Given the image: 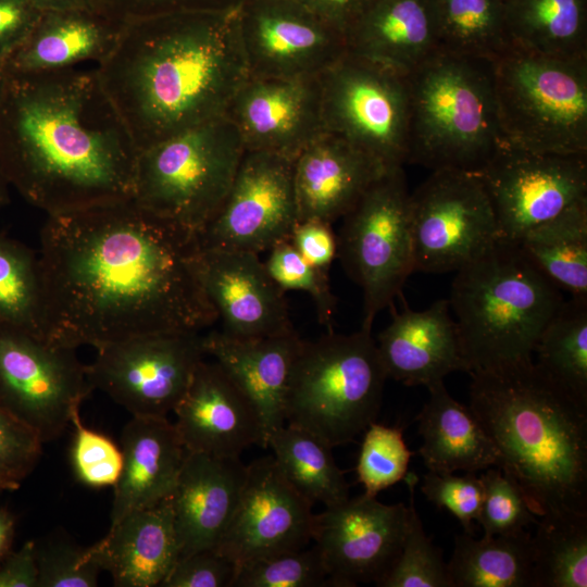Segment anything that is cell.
I'll return each mask as SVG.
<instances>
[{
    "label": "cell",
    "instance_id": "1",
    "mask_svg": "<svg viewBox=\"0 0 587 587\" xmlns=\"http://www.w3.org/2000/svg\"><path fill=\"white\" fill-rule=\"evenodd\" d=\"M197 249L190 233L132 199L48 215L38 254L48 338L98 348L212 326Z\"/></svg>",
    "mask_w": 587,
    "mask_h": 587
},
{
    "label": "cell",
    "instance_id": "2",
    "mask_svg": "<svg viewBox=\"0 0 587 587\" xmlns=\"http://www.w3.org/2000/svg\"><path fill=\"white\" fill-rule=\"evenodd\" d=\"M137 153L95 68L9 72L0 174L47 215L132 199Z\"/></svg>",
    "mask_w": 587,
    "mask_h": 587
},
{
    "label": "cell",
    "instance_id": "3",
    "mask_svg": "<svg viewBox=\"0 0 587 587\" xmlns=\"http://www.w3.org/2000/svg\"><path fill=\"white\" fill-rule=\"evenodd\" d=\"M237 8L124 23L95 70L137 151L225 115L249 76Z\"/></svg>",
    "mask_w": 587,
    "mask_h": 587
},
{
    "label": "cell",
    "instance_id": "4",
    "mask_svg": "<svg viewBox=\"0 0 587 587\" xmlns=\"http://www.w3.org/2000/svg\"><path fill=\"white\" fill-rule=\"evenodd\" d=\"M470 375L469 408L532 512L587 514V407L533 359Z\"/></svg>",
    "mask_w": 587,
    "mask_h": 587
},
{
    "label": "cell",
    "instance_id": "5",
    "mask_svg": "<svg viewBox=\"0 0 587 587\" xmlns=\"http://www.w3.org/2000/svg\"><path fill=\"white\" fill-rule=\"evenodd\" d=\"M455 273L448 300L467 373L532 360L561 289L503 240Z\"/></svg>",
    "mask_w": 587,
    "mask_h": 587
},
{
    "label": "cell",
    "instance_id": "6",
    "mask_svg": "<svg viewBox=\"0 0 587 587\" xmlns=\"http://www.w3.org/2000/svg\"><path fill=\"white\" fill-rule=\"evenodd\" d=\"M408 80L407 163L478 174L503 142L494 61L439 51Z\"/></svg>",
    "mask_w": 587,
    "mask_h": 587
},
{
    "label": "cell",
    "instance_id": "7",
    "mask_svg": "<svg viewBox=\"0 0 587 587\" xmlns=\"http://www.w3.org/2000/svg\"><path fill=\"white\" fill-rule=\"evenodd\" d=\"M386 379L372 328L301 340L285 396V423L333 448L349 444L375 422Z\"/></svg>",
    "mask_w": 587,
    "mask_h": 587
},
{
    "label": "cell",
    "instance_id": "8",
    "mask_svg": "<svg viewBox=\"0 0 587 587\" xmlns=\"http://www.w3.org/2000/svg\"><path fill=\"white\" fill-rule=\"evenodd\" d=\"M245 146L220 116L138 151L132 200L195 235L226 197Z\"/></svg>",
    "mask_w": 587,
    "mask_h": 587
},
{
    "label": "cell",
    "instance_id": "9",
    "mask_svg": "<svg viewBox=\"0 0 587 587\" xmlns=\"http://www.w3.org/2000/svg\"><path fill=\"white\" fill-rule=\"evenodd\" d=\"M503 142L555 154H587V58L511 48L494 61Z\"/></svg>",
    "mask_w": 587,
    "mask_h": 587
},
{
    "label": "cell",
    "instance_id": "10",
    "mask_svg": "<svg viewBox=\"0 0 587 587\" xmlns=\"http://www.w3.org/2000/svg\"><path fill=\"white\" fill-rule=\"evenodd\" d=\"M337 257L362 289V327L392 304L414 272L410 191L403 166L387 170L341 217Z\"/></svg>",
    "mask_w": 587,
    "mask_h": 587
},
{
    "label": "cell",
    "instance_id": "11",
    "mask_svg": "<svg viewBox=\"0 0 587 587\" xmlns=\"http://www.w3.org/2000/svg\"><path fill=\"white\" fill-rule=\"evenodd\" d=\"M325 132L386 168L408 162V75L347 51L320 76Z\"/></svg>",
    "mask_w": 587,
    "mask_h": 587
},
{
    "label": "cell",
    "instance_id": "12",
    "mask_svg": "<svg viewBox=\"0 0 587 587\" xmlns=\"http://www.w3.org/2000/svg\"><path fill=\"white\" fill-rule=\"evenodd\" d=\"M92 390L75 348L0 326V407L42 444L62 435Z\"/></svg>",
    "mask_w": 587,
    "mask_h": 587
},
{
    "label": "cell",
    "instance_id": "13",
    "mask_svg": "<svg viewBox=\"0 0 587 587\" xmlns=\"http://www.w3.org/2000/svg\"><path fill=\"white\" fill-rule=\"evenodd\" d=\"M414 272H457L498 240L495 213L480 177L436 170L410 192Z\"/></svg>",
    "mask_w": 587,
    "mask_h": 587
},
{
    "label": "cell",
    "instance_id": "14",
    "mask_svg": "<svg viewBox=\"0 0 587 587\" xmlns=\"http://www.w3.org/2000/svg\"><path fill=\"white\" fill-rule=\"evenodd\" d=\"M96 350L95 360L86 365L93 389L133 416L153 417L174 411L205 355L200 333L147 335Z\"/></svg>",
    "mask_w": 587,
    "mask_h": 587
},
{
    "label": "cell",
    "instance_id": "15",
    "mask_svg": "<svg viewBox=\"0 0 587 587\" xmlns=\"http://www.w3.org/2000/svg\"><path fill=\"white\" fill-rule=\"evenodd\" d=\"M297 223L294 159L245 150L226 197L195 242L198 249L259 254L289 240Z\"/></svg>",
    "mask_w": 587,
    "mask_h": 587
},
{
    "label": "cell",
    "instance_id": "16",
    "mask_svg": "<svg viewBox=\"0 0 587 587\" xmlns=\"http://www.w3.org/2000/svg\"><path fill=\"white\" fill-rule=\"evenodd\" d=\"M477 175L489 197L499 240L512 243L587 198V154L540 153L502 142Z\"/></svg>",
    "mask_w": 587,
    "mask_h": 587
},
{
    "label": "cell",
    "instance_id": "17",
    "mask_svg": "<svg viewBox=\"0 0 587 587\" xmlns=\"http://www.w3.org/2000/svg\"><path fill=\"white\" fill-rule=\"evenodd\" d=\"M237 17L250 76H320L348 51L342 33L296 0H241Z\"/></svg>",
    "mask_w": 587,
    "mask_h": 587
},
{
    "label": "cell",
    "instance_id": "18",
    "mask_svg": "<svg viewBox=\"0 0 587 587\" xmlns=\"http://www.w3.org/2000/svg\"><path fill=\"white\" fill-rule=\"evenodd\" d=\"M409 517V505L384 504L365 494L314 514L312 541L332 586H379L401 552Z\"/></svg>",
    "mask_w": 587,
    "mask_h": 587
},
{
    "label": "cell",
    "instance_id": "19",
    "mask_svg": "<svg viewBox=\"0 0 587 587\" xmlns=\"http://www.w3.org/2000/svg\"><path fill=\"white\" fill-rule=\"evenodd\" d=\"M313 504L296 491L279 472L273 455L248 465L247 478L216 549L238 566L312 541Z\"/></svg>",
    "mask_w": 587,
    "mask_h": 587
},
{
    "label": "cell",
    "instance_id": "20",
    "mask_svg": "<svg viewBox=\"0 0 587 587\" xmlns=\"http://www.w3.org/2000/svg\"><path fill=\"white\" fill-rule=\"evenodd\" d=\"M225 116L235 125L246 150L294 159L322 132L319 76H248L232 98Z\"/></svg>",
    "mask_w": 587,
    "mask_h": 587
},
{
    "label": "cell",
    "instance_id": "21",
    "mask_svg": "<svg viewBox=\"0 0 587 587\" xmlns=\"http://www.w3.org/2000/svg\"><path fill=\"white\" fill-rule=\"evenodd\" d=\"M193 268L225 335L255 339L295 329L285 292L259 254L197 249Z\"/></svg>",
    "mask_w": 587,
    "mask_h": 587
},
{
    "label": "cell",
    "instance_id": "22",
    "mask_svg": "<svg viewBox=\"0 0 587 587\" xmlns=\"http://www.w3.org/2000/svg\"><path fill=\"white\" fill-rule=\"evenodd\" d=\"M173 412L188 452L230 458L252 445L266 448L255 407L215 361H200Z\"/></svg>",
    "mask_w": 587,
    "mask_h": 587
},
{
    "label": "cell",
    "instance_id": "23",
    "mask_svg": "<svg viewBox=\"0 0 587 587\" xmlns=\"http://www.w3.org/2000/svg\"><path fill=\"white\" fill-rule=\"evenodd\" d=\"M248 465L240 457L188 452L170 501L180 555L216 548L237 508Z\"/></svg>",
    "mask_w": 587,
    "mask_h": 587
},
{
    "label": "cell",
    "instance_id": "24",
    "mask_svg": "<svg viewBox=\"0 0 587 587\" xmlns=\"http://www.w3.org/2000/svg\"><path fill=\"white\" fill-rule=\"evenodd\" d=\"M387 170L340 136L322 132L294 160L298 222L333 224Z\"/></svg>",
    "mask_w": 587,
    "mask_h": 587
},
{
    "label": "cell",
    "instance_id": "25",
    "mask_svg": "<svg viewBox=\"0 0 587 587\" xmlns=\"http://www.w3.org/2000/svg\"><path fill=\"white\" fill-rule=\"evenodd\" d=\"M376 345L387 378L407 386L429 387L452 372L467 373L448 299L422 311L395 312Z\"/></svg>",
    "mask_w": 587,
    "mask_h": 587
},
{
    "label": "cell",
    "instance_id": "26",
    "mask_svg": "<svg viewBox=\"0 0 587 587\" xmlns=\"http://www.w3.org/2000/svg\"><path fill=\"white\" fill-rule=\"evenodd\" d=\"M296 330L255 338H233L221 330L203 335L211 355L255 407L268 436L285 424V396L290 370L301 344Z\"/></svg>",
    "mask_w": 587,
    "mask_h": 587
},
{
    "label": "cell",
    "instance_id": "27",
    "mask_svg": "<svg viewBox=\"0 0 587 587\" xmlns=\"http://www.w3.org/2000/svg\"><path fill=\"white\" fill-rule=\"evenodd\" d=\"M88 549L114 586H160L180 555L170 498L126 514Z\"/></svg>",
    "mask_w": 587,
    "mask_h": 587
},
{
    "label": "cell",
    "instance_id": "28",
    "mask_svg": "<svg viewBox=\"0 0 587 587\" xmlns=\"http://www.w3.org/2000/svg\"><path fill=\"white\" fill-rule=\"evenodd\" d=\"M123 466L114 487L111 524L173 492L187 450L167 417L133 416L121 435Z\"/></svg>",
    "mask_w": 587,
    "mask_h": 587
},
{
    "label": "cell",
    "instance_id": "29",
    "mask_svg": "<svg viewBox=\"0 0 587 587\" xmlns=\"http://www.w3.org/2000/svg\"><path fill=\"white\" fill-rule=\"evenodd\" d=\"M348 51L409 75L440 51L433 0H371L346 35Z\"/></svg>",
    "mask_w": 587,
    "mask_h": 587
},
{
    "label": "cell",
    "instance_id": "30",
    "mask_svg": "<svg viewBox=\"0 0 587 587\" xmlns=\"http://www.w3.org/2000/svg\"><path fill=\"white\" fill-rule=\"evenodd\" d=\"M124 23L99 10L41 11L28 35L7 58V70L58 71L87 61L97 65L115 46Z\"/></svg>",
    "mask_w": 587,
    "mask_h": 587
},
{
    "label": "cell",
    "instance_id": "31",
    "mask_svg": "<svg viewBox=\"0 0 587 587\" xmlns=\"http://www.w3.org/2000/svg\"><path fill=\"white\" fill-rule=\"evenodd\" d=\"M429 399L416 416L419 449L428 471L453 473L501 467V457L469 407L453 399L444 382L427 387Z\"/></svg>",
    "mask_w": 587,
    "mask_h": 587
},
{
    "label": "cell",
    "instance_id": "32",
    "mask_svg": "<svg viewBox=\"0 0 587 587\" xmlns=\"http://www.w3.org/2000/svg\"><path fill=\"white\" fill-rule=\"evenodd\" d=\"M511 48L587 58L586 0H502Z\"/></svg>",
    "mask_w": 587,
    "mask_h": 587
},
{
    "label": "cell",
    "instance_id": "33",
    "mask_svg": "<svg viewBox=\"0 0 587 587\" xmlns=\"http://www.w3.org/2000/svg\"><path fill=\"white\" fill-rule=\"evenodd\" d=\"M447 564L451 587H534L532 534L457 535Z\"/></svg>",
    "mask_w": 587,
    "mask_h": 587
},
{
    "label": "cell",
    "instance_id": "34",
    "mask_svg": "<svg viewBox=\"0 0 587 587\" xmlns=\"http://www.w3.org/2000/svg\"><path fill=\"white\" fill-rule=\"evenodd\" d=\"M571 297H587V198L528 230L516 243Z\"/></svg>",
    "mask_w": 587,
    "mask_h": 587
},
{
    "label": "cell",
    "instance_id": "35",
    "mask_svg": "<svg viewBox=\"0 0 587 587\" xmlns=\"http://www.w3.org/2000/svg\"><path fill=\"white\" fill-rule=\"evenodd\" d=\"M275 463L289 485L309 502L335 505L349 498L350 486L332 449L315 434L288 424L267 439Z\"/></svg>",
    "mask_w": 587,
    "mask_h": 587
},
{
    "label": "cell",
    "instance_id": "36",
    "mask_svg": "<svg viewBox=\"0 0 587 587\" xmlns=\"http://www.w3.org/2000/svg\"><path fill=\"white\" fill-rule=\"evenodd\" d=\"M535 525L534 587H587V514H548Z\"/></svg>",
    "mask_w": 587,
    "mask_h": 587
},
{
    "label": "cell",
    "instance_id": "37",
    "mask_svg": "<svg viewBox=\"0 0 587 587\" xmlns=\"http://www.w3.org/2000/svg\"><path fill=\"white\" fill-rule=\"evenodd\" d=\"M537 364L582 405L587 407V297H571L542 330Z\"/></svg>",
    "mask_w": 587,
    "mask_h": 587
},
{
    "label": "cell",
    "instance_id": "38",
    "mask_svg": "<svg viewBox=\"0 0 587 587\" xmlns=\"http://www.w3.org/2000/svg\"><path fill=\"white\" fill-rule=\"evenodd\" d=\"M440 51L496 61L511 49L502 0H433Z\"/></svg>",
    "mask_w": 587,
    "mask_h": 587
},
{
    "label": "cell",
    "instance_id": "39",
    "mask_svg": "<svg viewBox=\"0 0 587 587\" xmlns=\"http://www.w3.org/2000/svg\"><path fill=\"white\" fill-rule=\"evenodd\" d=\"M0 326L14 327L49 339L39 255L21 241L2 234Z\"/></svg>",
    "mask_w": 587,
    "mask_h": 587
},
{
    "label": "cell",
    "instance_id": "40",
    "mask_svg": "<svg viewBox=\"0 0 587 587\" xmlns=\"http://www.w3.org/2000/svg\"><path fill=\"white\" fill-rule=\"evenodd\" d=\"M410 494V517L401 552L379 587H451L441 550L424 532L414 504L419 477L408 472L403 479Z\"/></svg>",
    "mask_w": 587,
    "mask_h": 587
},
{
    "label": "cell",
    "instance_id": "41",
    "mask_svg": "<svg viewBox=\"0 0 587 587\" xmlns=\"http://www.w3.org/2000/svg\"><path fill=\"white\" fill-rule=\"evenodd\" d=\"M233 587H333L313 544L238 566Z\"/></svg>",
    "mask_w": 587,
    "mask_h": 587
},
{
    "label": "cell",
    "instance_id": "42",
    "mask_svg": "<svg viewBox=\"0 0 587 587\" xmlns=\"http://www.w3.org/2000/svg\"><path fill=\"white\" fill-rule=\"evenodd\" d=\"M364 432L355 471L364 494L376 497L404 479L413 452L407 447L400 427L373 422Z\"/></svg>",
    "mask_w": 587,
    "mask_h": 587
},
{
    "label": "cell",
    "instance_id": "43",
    "mask_svg": "<svg viewBox=\"0 0 587 587\" xmlns=\"http://www.w3.org/2000/svg\"><path fill=\"white\" fill-rule=\"evenodd\" d=\"M264 265L271 278L284 292H307L314 302L319 322L328 327V332L333 330L332 321L337 300L330 289L328 273L309 263L289 240L273 246Z\"/></svg>",
    "mask_w": 587,
    "mask_h": 587
},
{
    "label": "cell",
    "instance_id": "44",
    "mask_svg": "<svg viewBox=\"0 0 587 587\" xmlns=\"http://www.w3.org/2000/svg\"><path fill=\"white\" fill-rule=\"evenodd\" d=\"M483 502L477 521L484 537L525 530L538 522L517 483L499 467H489L479 476Z\"/></svg>",
    "mask_w": 587,
    "mask_h": 587
},
{
    "label": "cell",
    "instance_id": "45",
    "mask_svg": "<svg viewBox=\"0 0 587 587\" xmlns=\"http://www.w3.org/2000/svg\"><path fill=\"white\" fill-rule=\"evenodd\" d=\"M79 410L76 409L71 416L75 428L71 448L74 474L89 487H113L123 466L122 449L109 436L86 427Z\"/></svg>",
    "mask_w": 587,
    "mask_h": 587
},
{
    "label": "cell",
    "instance_id": "46",
    "mask_svg": "<svg viewBox=\"0 0 587 587\" xmlns=\"http://www.w3.org/2000/svg\"><path fill=\"white\" fill-rule=\"evenodd\" d=\"M38 587H95L101 567L88 548L64 539L35 542Z\"/></svg>",
    "mask_w": 587,
    "mask_h": 587
},
{
    "label": "cell",
    "instance_id": "47",
    "mask_svg": "<svg viewBox=\"0 0 587 587\" xmlns=\"http://www.w3.org/2000/svg\"><path fill=\"white\" fill-rule=\"evenodd\" d=\"M421 491L438 509H446L462 525L464 533L473 535L483 502V484L475 472L463 476L428 471L423 475Z\"/></svg>",
    "mask_w": 587,
    "mask_h": 587
},
{
    "label": "cell",
    "instance_id": "48",
    "mask_svg": "<svg viewBox=\"0 0 587 587\" xmlns=\"http://www.w3.org/2000/svg\"><path fill=\"white\" fill-rule=\"evenodd\" d=\"M42 441L0 407V490L18 489L36 467Z\"/></svg>",
    "mask_w": 587,
    "mask_h": 587
},
{
    "label": "cell",
    "instance_id": "49",
    "mask_svg": "<svg viewBox=\"0 0 587 587\" xmlns=\"http://www.w3.org/2000/svg\"><path fill=\"white\" fill-rule=\"evenodd\" d=\"M237 563L216 548L204 549L177 560L162 587H233Z\"/></svg>",
    "mask_w": 587,
    "mask_h": 587
},
{
    "label": "cell",
    "instance_id": "50",
    "mask_svg": "<svg viewBox=\"0 0 587 587\" xmlns=\"http://www.w3.org/2000/svg\"><path fill=\"white\" fill-rule=\"evenodd\" d=\"M241 0H100L99 11L126 22L179 11L227 10Z\"/></svg>",
    "mask_w": 587,
    "mask_h": 587
},
{
    "label": "cell",
    "instance_id": "51",
    "mask_svg": "<svg viewBox=\"0 0 587 587\" xmlns=\"http://www.w3.org/2000/svg\"><path fill=\"white\" fill-rule=\"evenodd\" d=\"M289 241L313 266L328 273L337 257V236L332 224L320 220L298 222Z\"/></svg>",
    "mask_w": 587,
    "mask_h": 587
},
{
    "label": "cell",
    "instance_id": "52",
    "mask_svg": "<svg viewBox=\"0 0 587 587\" xmlns=\"http://www.w3.org/2000/svg\"><path fill=\"white\" fill-rule=\"evenodd\" d=\"M40 13L32 0H0L1 61H5L25 39Z\"/></svg>",
    "mask_w": 587,
    "mask_h": 587
},
{
    "label": "cell",
    "instance_id": "53",
    "mask_svg": "<svg viewBox=\"0 0 587 587\" xmlns=\"http://www.w3.org/2000/svg\"><path fill=\"white\" fill-rule=\"evenodd\" d=\"M0 587H38L35 541H26L0 560Z\"/></svg>",
    "mask_w": 587,
    "mask_h": 587
},
{
    "label": "cell",
    "instance_id": "54",
    "mask_svg": "<svg viewBox=\"0 0 587 587\" xmlns=\"http://www.w3.org/2000/svg\"><path fill=\"white\" fill-rule=\"evenodd\" d=\"M345 36L371 0H296Z\"/></svg>",
    "mask_w": 587,
    "mask_h": 587
},
{
    "label": "cell",
    "instance_id": "55",
    "mask_svg": "<svg viewBox=\"0 0 587 587\" xmlns=\"http://www.w3.org/2000/svg\"><path fill=\"white\" fill-rule=\"evenodd\" d=\"M14 535V515L5 508H0V560L12 551Z\"/></svg>",
    "mask_w": 587,
    "mask_h": 587
},
{
    "label": "cell",
    "instance_id": "56",
    "mask_svg": "<svg viewBox=\"0 0 587 587\" xmlns=\"http://www.w3.org/2000/svg\"><path fill=\"white\" fill-rule=\"evenodd\" d=\"M41 11L47 10H99L100 0H32Z\"/></svg>",
    "mask_w": 587,
    "mask_h": 587
},
{
    "label": "cell",
    "instance_id": "57",
    "mask_svg": "<svg viewBox=\"0 0 587 587\" xmlns=\"http://www.w3.org/2000/svg\"><path fill=\"white\" fill-rule=\"evenodd\" d=\"M8 184L0 174V210L9 203Z\"/></svg>",
    "mask_w": 587,
    "mask_h": 587
},
{
    "label": "cell",
    "instance_id": "58",
    "mask_svg": "<svg viewBox=\"0 0 587 587\" xmlns=\"http://www.w3.org/2000/svg\"><path fill=\"white\" fill-rule=\"evenodd\" d=\"M8 76H9V72L5 66V61L0 60V97L7 84Z\"/></svg>",
    "mask_w": 587,
    "mask_h": 587
}]
</instances>
